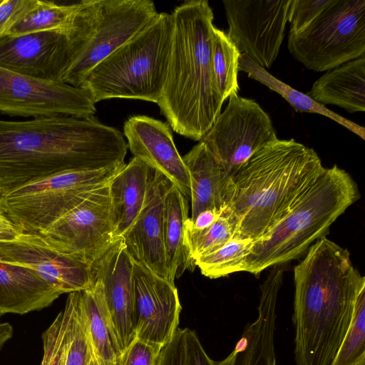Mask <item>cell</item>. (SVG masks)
<instances>
[{
  "mask_svg": "<svg viewBox=\"0 0 365 365\" xmlns=\"http://www.w3.org/2000/svg\"><path fill=\"white\" fill-rule=\"evenodd\" d=\"M4 2V0H0V5Z\"/></svg>",
  "mask_w": 365,
  "mask_h": 365,
  "instance_id": "f6af8a7d",
  "label": "cell"
},
{
  "mask_svg": "<svg viewBox=\"0 0 365 365\" xmlns=\"http://www.w3.org/2000/svg\"><path fill=\"white\" fill-rule=\"evenodd\" d=\"M284 270L273 267L261 285L257 317L246 325L233 350L213 365H277L274 333Z\"/></svg>",
  "mask_w": 365,
  "mask_h": 365,
  "instance_id": "ffe728a7",
  "label": "cell"
},
{
  "mask_svg": "<svg viewBox=\"0 0 365 365\" xmlns=\"http://www.w3.org/2000/svg\"><path fill=\"white\" fill-rule=\"evenodd\" d=\"M365 357V283L356 294L350 327L330 365H355Z\"/></svg>",
  "mask_w": 365,
  "mask_h": 365,
  "instance_id": "d6a6232c",
  "label": "cell"
},
{
  "mask_svg": "<svg viewBox=\"0 0 365 365\" xmlns=\"http://www.w3.org/2000/svg\"><path fill=\"white\" fill-rule=\"evenodd\" d=\"M185 347L187 365H213L195 331L185 328Z\"/></svg>",
  "mask_w": 365,
  "mask_h": 365,
  "instance_id": "f35d334b",
  "label": "cell"
},
{
  "mask_svg": "<svg viewBox=\"0 0 365 365\" xmlns=\"http://www.w3.org/2000/svg\"><path fill=\"white\" fill-rule=\"evenodd\" d=\"M330 0H290L287 21L289 33H298L307 27L327 6Z\"/></svg>",
  "mask_w": 365,
  "mask_h": 365,
  "instance_id": "d590c367",
  "label": "cell"
},
{
  "mask_svg": "<svg viewBox=\"0 0 365 365\" xmlns=\"http://www.w3.org/2000/svg\"><path fill=\"white\" fill-rule=\"evenodd\" d=\"M90 365H117L116 362H110L103 360L94 354Z\"/></svg>",
  "mask_w": 365,
  "mask_h": 365,
  "instance_id": "7bdbcfd3",
  "label": "cell"
},
{
  "mask_svg": "<svg viewBox=\"0 0 365 365\" xmlns=\"http://www.w3.org/2000/svg\"><path fill=\"white\" fill-rule=\"evenodd\" d=\"M71 61L69 38L63 31L6 35L0 38V67L28 76L62 82Z\"/></svg>",
  "mask_w": 365,
  "mask_h": 365,
  "instance_id": "9a60e30c",
  "label": "cell"
},
{
  "mask_svg": "<svg viewBox=\"0 0 365 365\" xmlns=\"http://www.w3.org/2000/svg\"><path fill=\"white\" fill-rule=\"evenodd\" d=\"M158 365H187L185 329L178 328L171 340L163 348Z\"/></svg>",
  "mask_w": 365,
  "mask_h": 365,
  "instance_id": "74e56055",
  "label": "cell"
},
{
  "mask_svg": "<svg viewBox=\"0 0 365 365\" xmlns=\"http://www.w3.org/2000/svg\"><path fill=\"white\" fill-rule=\"evenodd\" d=\"M38 0H4L0 5V38L36 4Z\"/></svg>",
  "mask_w": 365,
  "mask_h": 365,
  "instance_id": "8d00e7d4",
  "label": "cell"
},
{
  "mask_svg": "<svg viewBox=\"0 0 365 365\" xmlns=\"http://www.w3.org/2000/svg\"><path fill=\"white\" fill-rule=\"evenodd\" d=\"M359 198L357 184L345 170L336 165L325 168L289 212L253 241L245 272L259 275L300 257Z\"/></svg>",
  "mask_w": 365,
  "mask_h": 365,
  "instance_id": "5b68a950",
  "label": "cell"
},
{
  "mask_svg": "<svg viewBox=\"0 0 365 365\" xmlns=\"http://www.w3.org/2000/svg\"><path fill=\"white\" fill-rule=\"evenodd\" d=\"M61 294L34 270L9 261L0 252V315L42 310Z\"/></svg>",
  "mask_w": 365,
  "mask_h": 365,
  "instance_id": "7402d4cb",
  "label": "cell"
},
{
  "mask_svg": "<svg viewBox=\"0 0 365 365\" xmlns=\"http://www.w3.org/2000/svg\"><path fill=\"white\" fill-rule=\"evenodd\" d=\"M173 33L166 80L158 102L177 133L200 141L221 113L224 100L212 68V9L191 0L171 14Z\"/></svg>",
  "mask_w": 365,
  "mask_h": 365,
  "instance_id": "3957f363",
  "label": "cell"
},
{
  "mask_svg": "<svg viewBox=\"0 0 365 365\" xmlns=\"http://www.w3.org/2000/svg\"><path fill=\"white\" fill-rule=\"evenodd\" d=\"M157 14L151 0H91L86 41L62 82L79 88L95 66L143 30Z\"/></svg>",
  "mask_w": 365,
  "mask_h": 365,
  "instance_id": "9c48e42d",
  "label": "cell"
},
{
  "mask_svg": "<svg viewBox=\"0 0 365 365\" xmlns=\"http://www.w3.org/2000/svg\"><path fill=\"white\" fill-rule=\"evenodd\" d=\"M296 365H330L351 325L365 277L348 250L323 237L294 268Z\"/></svg>",
  "mask_w": 365,
  "mask_h": 365,
  "instance_id": "7a4b0ae2",
  "label": "cell"
},
{
  "mask_svg": "<svg viewBox=\"0 0 365 365\" xmlns=\"http://www.w3.org/2000/svg\"><path fill=\"white\" fill-rule=\"evenodd\" d=\"M154 169L133 157L109 182L115 240H121L146 201Z\"/></svg>",
  "mask_w": 365,
  "mask_h": 365,
  "instance_id": "603a6c76",
  "label": "cell"
},
{
  "mask_svg": "<svg viewBox=\"0 0 365 365\" xmlns=\"http://www.w3.org/2000/svg\"><path fill=\"white\" fill-rule=\"evenodd\" d=\"M240 54L227 34L214 27L212 68L217 88L224 101L230 95L238 93L237 74Z\"/></svg>",
  "mask_w": 365,
  "mask_h": 365,
  "instance_id": "4dcf8cb0",
  "label": "cell"
},
{
  "mask_svg": "<svg viewBox=\"0 0 365 365\" xmlns=\"http://www.w3.org/2000/svg\"><path fill=\"white\" fill-rule=\"evenodd\" d=\"M325 168L316 151L277 139L251 156L232 176L230 205L237 221L234 238L255 241L286 216Z\"/></svg>",
  "mask_w": 365,
  "mask_h": 365,
  "instance_id": "277c9868",
  "label": "cell"
},
{
  "mask_svg": "<svg viewBox=\"0 0 365 365\" xmlns=\"http://www.w3.org/2000/svg\"><path fill=\"white\" fill-rule=\"evenodd\" d=\"M62 318L68 337L66 365H90L94 351L81 307V291L68 294Z\"/></svg>",
  "mask_w": 365,
  "mask_h": 365,
  "instance_id": "f1b7e54d",
  "label": "cell"
},
{
  "mask_svg": "<svg viewBox=\"0 0 365 365\" xmlns=\"http://www.w3.org/2000/svg\"><path fill=\"white\" fill-rule=\"evenodd\" d=\"M288 49L305 68L334 69L365 55V0H330L307 27L289 33Z\"/></svg>",
  "mask_w": 365,
  "mask_h": 365,
  "instance_id": "ba28073f",
  "label": "cell"
},
{
  "mask_svg": "<svg viewBox=\"0 0 365 365\" xmlns=\"http://www.w3.org/2000/svg\"><path fill=\"white\" fill-rule=\"evenodd\" d=\"M290 0L222 1L229 25L227 34L241 53L270 68L284 36Z\"/></svg>",
  "mask_w": 365,
  "mask_h": 365,
  "instance_id": "4fadbf2b",
  "label": "cell"
},
{
  "mask_svg": "<svg viewBox=\"0 0 365 365\" xmlns=\"http://www.w3.org/2000/svg\"><path fill=\"white\" fill-rule=\"evenodd\" d=\"M173 33L171 14L158 13L143 30L95 66L79 88L95 103L110 98L158 103L168 73Z\"/></svg>",
  "mask_w": 365,
  "mask_h": 365,
  "instance_id": "8992f818",
  "label": "cell"
},
{
  "mask_svg": "<svg viewBox=\"0 0 365 365\" xmlns=\"http://www.w3.org/2000/svg\"><path fill=\"white\" fill-rule=\"evenodd\" d=\"M123 132L134 157L165 175L190 200L188 170L175 147L168 123L135 115L125 122Z\"/></svg>",
  "mask_w": 365,
  "mask_h": 365,
  "instance_id": "e0dca14e",
  "label": "cell"
},
{
  "mask_svg": "<svg viewBox=\"0 0 365 365\" xmlns=\"http://www.w3.org/2000/svg\"><path fill=\"white\" fill-rule=\"evenodd\" d=\"M113 232L108 183L39 235L56 251L91 269L118 241Z\"/></svg>",
  "mask_w": 365,
  "mask_h": 365,
  "instance_id": "30bf717a",
  "label": "cell"
},
{
  "mask_svg": "<svg viewBox=\"0 0 365 365\" xmlns=\"http://www.w3.org/2000/svg\"><path fill=\"white\" fill-rule=\"evenodd\" d=\"M252 244L251 239L233 238L217 250L197 259L195 265L210 279L245 272V258Z\"/></svg>",
  "mask_w": 365,
  "mask_h": 365,
  "instance_id": "1f68e13d",
  "label": "cell"
},
{
  "mask_svg": "<svg viewBox=\"0 0 365 365\" xmlns=\"http://www.w3.org/2000/svg\"><path fill=\"white\" fill-rule=\"evenodd\" d=\"M227 107L202 138L233 176L255 153L278 138L269 115L254 100L229 96Z\"/></svg>",
  "mask_w": 365,
  "mask_h": 365,
  "instance_id": "8fae6325",
  "label": "cell"
},
{
  "mask_svg": "<svg viewBox=\"0 0 365 365\" xmlns=\"http://www.w3.org/2000/svg\"><path fill=\"white\" fill-rule=\"evenodd\" d=\"M101 281L107 309L121 351L135 339L133 321V262L122 240L91 268Z\"/></svg>",
  "mask_w": 365,
  "mask_h": 365,
  "instance_id": "d6986e66",
  "label": "cell"
},
{
  "mask_svg": "<svg viewBox=\"0 0 365 365\" xmlns=\"http://www.w3.org/2000/svg\"><path fill=\"white\" fill-rule=\"evenodd\" d=\"M355 365H365V357L361 359Z\"/></svg>",
  "mask_w": 365,
  "mask_h": 365,
  "instance_id": "ee69618b",
  "label": "cell"
},
{
  "mask_svg": "<svg viewBox=\"0 0 365 365\" xmlns=\"http://www.w3.org/2000/svg\"><path fill=\"white\" fill-rule=\"evenodd\" d=\"M95 103L84 89L41 80L0 67V113L24 117L88 118Z\"/></svg>",
  "mask_w": 365,
  "mask_h": 365,
  "instance_id": "7c38bea8",
  "label": "cell"
},
{
  "mask_svg": "<svg viewBox=\"0 0 365 365\" xmlns=\"http://www.w3.org/2000/svg\"><path fill=\"white\" fill-rule=\"evenodd\" d=\"M163 346L135 339L121 351L117 365H158Z\"/></svg>",
  "mask_w": 365,
  "mask_h": 365,
  "instance_id": "e575fe53",
  "label": "cell"
},
{
  "mask_svg": "<svg viewBox=\"0 0 365 365\" xmlns=\"http://www.w3.org/2000/svg\"><path fill=\"white\" fill-rule=\"evenodd\" d=\"M13 333V327L10 323H0V351L6 342L12 338Z\"/></svg>",
  "mask_w": 365,
  "mask_h": 365,
  "instance_id": "b9f144b4",
  "label": "cell"
},
{
  "mask_svg": "<svg viewBox=\"0 0 365 365\" xmlns=\"http://www.w3.org/2000/svg\"><path fill=\"white\" fill-rule=\"evenodd\" d=\"M190 184L191 217L194 220L206 210H219L231 203L235 185L232 177L220 165L202 141L182 157Z\"/></svg>",
  "mask_w": 365,
  "mask_h": 365,
  "instance_id": "44dd1931",
  "label": "cell"
},
{
  "mask_svg": "<svg viewBox=\"0 0 365 365\" xmlns=\"http://www.w3.org/2000/svg\"><path fill=\"white\" fill-rule=\"evenodd\" d=\"M133 283L135 337L164 347L178 329L182 307L178 289L136 262Z\"/></svg>",
  "mask_w": 365,
  "mask_h": 365,
  "instance_id": "5bb4252c",
  "label": "cell"
},
{
  "mask_svg": "<svg viewBox=\"0 0 365 365\" xmlns=\"http://www.w3.org/2000/svg\"><path fill=\"white\" fill-rule=\"evenodd\" d=\"M0 252L34 270L61 294L83 291L93 284L90 268L56 251L39 234L19 232L14 240L0 242Z\"/></svg>",
  "mask_w": 365,
  "mask_h": 365,
  "instance_id": "2e32d148",
  "label": "cell"
},
{
  "mask_svg": "<svg viewBox=\"0 0 365 365\" xmlns=\"http://www.w3.org/2000/svg\"><path fill=\"white\" fill-rule=\"evenodd\" d=\"M19 234L12 222L0 210V242L14 240Z\"/></svg>",
  "mask_w": 365,
  "mask_h": 365,
  "instance_id": "60d3db41",
  "label": "cell"
},
{
  "mask_svg": "<svg viewBox=\"0 0 365 365\" xmlns=\"http://www.w3.org/2000/svg\"><path fill=\"white\" fill-rule=\"evenodd\" d=\"M237 227V219L229 205L225 206L218 218L205 229L195 230L185 226V245L191 262L195 264L197 259L233 239Z\"/></svg>",
  "mask_w": 365,
  "mask_h": 365,
  "instance_id": "f546056e",
  "label": "cell"
},
{
  "mask_svg": "<svg viewBox=\"0 0 365 365\" xmlns=\"http://www.w3.org/2000/svg\"><path fill=\"white\" fill-rule=\"evenodd\" d=\"M92 276V285L81 291V307L94 354L104 361L116 362L121 350L107 309L101 281L93 274Z\"/></svg>",
  "mask_w": 365,
  "mask_h": 365,
  "instance_id": "484cf974",
  "label": "cell"
},
{
  "mask_svg": "<svg viewBox=\"0 0 365 365\" xmlns=\"http://www.w3.org/2000/svg\"><path fill=\"white\" fill-rule=\"evenodd\" d=\"M238 70L247 73L250 78L264 84L279 93L296 111L317 113L328 117L353 132L361 139H365V129L364 127L339 115L326 106L318 103L308 95L279 80L266 69L257 65L245 53H241L240 56Z\"/></svg>",
  "mask_w": 365,
  "mask_h": 365,
  "instance_id": "4316f807",
  "label": "cell"
},
{
  "mask_svg": "<svg viewBox=\"0 0 365 365\" xmlns=\"http://www.w3.org/2000/svg\"><path fill=\"white\" fill-rule=\"evenodd\" d=\"M318 103L339 106L349 113L365 110V55L322 76L307 93Z\"/></svg>",
  "mask_w": 365,
  "mask_h": 365,
  "instance_id": "cb8c5ba5",
  "label": "cell"
},
{
  "mask_svg": "<svg viewBox=\"0 0 365 365\" xmlns=\"http://www.w3.org/2000/svg\"><path fill=\"white\" fill-rule=\"evenodd\" d=\"M187 199L174 185L168 191L164 205L163 237L168 280L175 284L176 278L186 269L194 270L185 245V222L188 218Z\"/></svg>",
  "mask_w": 365,
  "mask_h": 365,
  "instance_id": "d4e9b609",
  "label": "cell"
},
{
  "mask_svg": "<svg viewBox=\"0 0 365 365\" xmlns=\"http://www.w3.org/2000/svg\"><path fill=\"white\" fill-rule=\"evenodd\" d=\"M172 185L165 175L154 169L145 205L136 220L121 238L133 262L141 264L166 280L164 205L165 195Z\"/></svg>",
  "mask_w": 365,
  "mask_h": 365,
  "instance_id": "ac0fdd59",
  "label": "cell"
},
{
  "mask_svg": "<svg viewBox=\"0 0 365 365\" xmlns=\"http://www.w3.org/2000/svg\"><path fill=\"white\" fill-rule=\"evenodd\" d=\"M127 149L121 133L94 116L0 120V196L56 173L125 163Z\"/></svg>",
  "mask_w": 365,
  "mask_h": 365,
  "instance_id": "6da1fadb",
  "label": "cell"
},
{
  "mask_svg": "<svg viewBox=\"0 0 365 365\" xmlns=\"http://www.w3.org/2000/svg\"><path fill=\"white\" fill-rule=\"evenodd\" d=\"M79 6V2L63 5L38 0L36 6L17 21L6 35L19 36L44 31H60L68 34Z\"/></svg>",
  "mask_w": 365,
  "mask_h": 365,
  "instance_id": "83f0119b",
  "label": "cell"
},
{
  "mask_svg": "<svg viewBox=\"0 0 365 365\" xmlns=\"http://www.w3.org/2000/svg\"><path fill=\"white\" fill-rule=\"evenodd\" d=\"M125 165L66 170L36 179L1 195L0 210L19 232L40 234L109 183Z\"/></svg>",
  "mask_w": 365,
  "mask_h": 365,
  "instance_id": "52a82bcc",
  "label": "cell"
},
{
  "mask_svg": "<svg viewBox=\"0 0 365 365\" xmlns=\"http://www.w3.org/2000/svg\"><path fill=\"white\" fill-rule=\"evenodd\" d=\"M223 207L219 210H204L199 213V215L195 217L194 220H191L190 217H188L185 222V226L195 230L205 229L213 224L214 222L218 218Z\"/></svg>",
  "mask_w": 365,
  "mask_h": 365,
  "instance_id": "ab89813d",
  "label": "cell"
},
{
  "mask_svg": "<svg viewBox=\"0 0 365 365\" xmlns=\"http://www.w3.org/2000/svg\"><path fill=\"white\" fill-rule=\"evenodd\" d=\"M43 358L40 365H66L68 337L61 312L42 334Z\"/></svg>",
  "mask_w": 365,
  "mask_h": 365,
  "instance_id": "836d02e7",
  "label": "cell"
}]
</instances>
